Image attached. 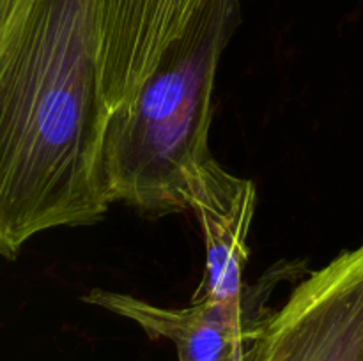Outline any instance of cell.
<instances>
[{"label": "cell", "mask_w": 363, "mask_h": 361, "mask_svg": "<svg viewBox=\"0 0 363 361\" xmlns=\"http://www.w3.org/2000/svg\"><path fill=\"white\" fill-rule=\"evenodd\" d=\"M301 269L298 264H279L255 287H248L243 304H229L204 297L186 308H163L130 294L92 289L84 301L130 319L151 338L174 343L179 361H225L250 345L268 321L264 303L280 280Z\"/></svg>", "instance_id": "3"}, {"label": "cell", "mask_w": 363, "mask_h": 361, "mask_svg": "<svg viewBox=\"0 0 363 361\" xmlns=\"http://www.w3.org/2000/svg\"><path fill=\"white\" fill-rule=\"evenodd\" d=\"M238 18L240 0H208L137 96L110 112L101 168L112 204L155 216L188 211L191 177L213 158V91Z\"/></svg>", "instance_id": "2"}, {"label": "cell", "mask_w": 363, "mask_h": 361, "mask_svg": "<svg viewBox=\"0 0 363 361\" xmlns=\"http://www.w3.org/2000/svg\"><path fill=\"white\" fill-rule=\"evenodd\" d=\"M11 6H13V0H0V32H2L4 25H6L7 16H9Z\"/></svg>", "instance_id": "7"}, {"label": "cell", "mask_w": 363, "mask_h": 361, "mask_svg": "<svg viewBox=\"0 0 363 361\" xmlns=\"http://www.w3.org/2000/svg\"><path fill=\"white\" fill-rule=\"evenodd\" d=\"M208 0H101L99 81L110 112L126 105L155 73Z\"/></svg>", "instance_id": "4"}, {"label": "cell", "mask_w": 363, "mask_h": 361, "mask_svg": "<svg viewBox=\"0 0 363 361\" xmlns=\"http://www.w3.org/2000/svg\"><path fill=\"white\" fill-rule=\"evenodd\" d=\"M101 0H13L0 32V257L108 212Z\"/></svg>", "instance_id": "1"}, {"label": "cell", "mask_w": 363, "mask_h": 361, "mask_svg": "<svg viewBox=\"0 0 363 361\" xmlns=\"http://www.w3.org/2000/svg\"><path fill=\"white\" fill-rule=\"evenodd\" d=\"M257 204L255 183L234 176L215 158L194 173L188 188V209L201 222L206 248V276L194 299L243 304L245 268L250 258L248 234Z\"/></svg>", "instance_id": "5"}, {"label": "cell", "mask_w": 363, "mask_h": 361, "mask_svg": "<svg viewBox=\"0 0 363 361\" xmlns=\"http://www.w3.org/2000/svg\"><path fill=\"white\" fill-rule=\"evenodd\" d=\"M252 343L248 347H245V349L238 350V353L233 354L230 357H227L225 361H252Z\"/></svg>", "instance_id": "6"}]
</instances>
